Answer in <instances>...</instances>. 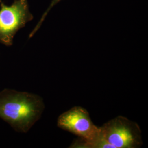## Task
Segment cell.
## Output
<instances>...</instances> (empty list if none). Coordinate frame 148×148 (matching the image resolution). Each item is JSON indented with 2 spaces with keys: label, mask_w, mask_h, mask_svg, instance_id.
<instances>
[{
  "label": "cell",
  "mask_w": 148,
  "mask_h": 148,
  "mask_svg": "<svg viewBox=\"0 0 148 148\" xmlns=\"http://www.w3.org/2000/svg\"><path fill=\"white\" fill-rule=\"evenodd\" d=\"M100 136L110 148H137L142 145L139 125L122 116L112 119L100 127Z\"/></svg>",
  "instance_id": "3"
},
{
  "label": "cell",
  "mask_w": 148,
  "mask_h": 148,
  "mask_svg": "<svg viewBox=\"0 0 148 148\" xmlns=\"http://www.w3.org/2000/svg\"><path fill=\"white\" fill-rule=\"evenodd\" d=\"M60 1H62V0H52V1H51L50 5H49V7H48L47 9L46 10V11L43 13L42 16H41L40 20L38 22L37 25H36V27H35V28L33 29V30L29 34V38H32L35 34V33L38 31V30L40 28L41 25L42 24L43 22L44 21L45 18H46V16H47L48 13L50 12V11L51 10V9L53 8V7H54L57 3H58Z\"/></svg>",
  "instance_id": "5"
},
{
  "label": "cell",
  "mask_w": 148,
  "mask_h": 148,
  "mask_svg": "<svg viewBox=\"0 0 148 148\" xmlns=\"http://www.w3.org/2000/svg\"><path fill=\"white\" fill-rule=\"evenodd\" d=\"M57 126L79 137L71 145V148H110L101 139L100 127L95 126L88 112L81 106H74L61 114L57 120Z\"/></svg>",
  "instance_id": "2"
},
{
  "label": "cell",
  "mask_w": 148,
  "mask_h": 148,
  "mask_svg": "<svg viewBox=\"0 0 148 148\" xmlns=\"http://www.w3.org/2000/svg\"><path fill=\"white\" fill-rule=\"evenodd\" d=\"M45 109L42 98L36 94L8 88L0 91V119L16 132H29Z\"/></svg>",
  "instance_id": "1"
},
{
  "label": "cell",
  "mask_w": 148,
  "mask_h": 148,
  "mask_svg": "<svg viewBox=\"0 0 148 148\" xmlns=\"http://www.w3.org/2000/svg\"><path fill=\"white\" fill-rule=\"evenodd\" d=\"M1 1V0H0V1Z\"/></svg>",
  "instance_id": "6"
},
{
  "label": "cell",
  "mask_w": 148,
  "mask_h": 148,
  "mask_svg": "<svg viewBox=\"0 0 148 148\" xmlns=\"http://www.w3.org/2000/svg\"><path fill=\"white\" fill-rule=\"evenodd\" d=\"M0 43L5 46L13 45L16 33L32 21L34 16L27 0H15L11 5L0 1Z\"/></svg>",
  "instance_id": "4"
}]
</instances>
